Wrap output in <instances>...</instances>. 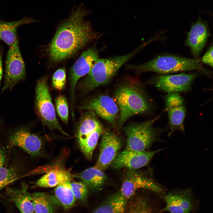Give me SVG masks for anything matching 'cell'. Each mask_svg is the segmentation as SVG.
Wrapping results in <instances>:
<instances>
[{
    "mask_svg": "<svg viewBox=\"0 0 213 213\" xmlns=\"http://www.w3.org/2000/svg\"><path fill=\"white\" fill-rule=\"evenodd\" d=\"M127 203V201L118 192L110 196L93 213H125Z\"/></svg>",
    "mask_w": 213,
    "mask_h": 213,
    "instance_id": "obj_23",
    "label": "cell"
},
{
    "mask_svg": "<svg viewBox=\"0 0 213 213\" xmlns=\"http://www.w3.org/2000/svg\"><path fill=\"white\" fill-rule=\"evenodd\" d=\"M6 193L9 199L14 203L20 213L34 212L32 195L28 191L26 184L22 183L19 189L7 187Z\"/></svg>",
    "mask_w": 213,
    "mask_h": 213,
    "instance_id": "obj_18",
    "label": "cell"
},
{
    "mask_svg": "<svg viewBox=\"0 0 213 213\" xmlns=\"http://www.w3.org/2000/svg\"><path fill=\"white\" fill-rule=\"evenodd\" d=\"M35 21L29 17H25L13 22L0 20V39L10 46L17 39V28L20 25Z\"/></svg>",
    "mask_w": 213,
    "mask_h": 213,
    "instance_id": "obj_19",
    "label": "cell"
},
{
    "mask_svg": "<svg viewBox=\"0 0 213 213\" xmlns=\"http://www.w3.org/2000/svg\"><path fill=\"white\" fill-rule=\"evenodd\" d=\"M162 150L137 151L125 149L118 153L110 165L115 169L126 168L135 170L147 164L156 154Z\"/></svg>",
    "mask_w": 213,
    "mask_h": 213,
    "instance_id": "obj_14",
    "label": "cell"
},
{
    "mask_svg": "<svg viewBox=\"0 0 213 213\" xmlns=\"http://www.w3.org/2000/svg\"><path fill=\"white\" fill-rule=\"evenodd\" d=\"M101 140L99 154L94 167L103 171L111 165L119 153L122 142L119 137L109 130L104 131Z\"/></svg>",
    "mask_w": 213,
    "mask_h": 213,
    "instance_id": "obj_15",
    "label": "cell"
},
{
    "mask_svg": "<svg viewBox=\"0 0 213 213\" xmlns=\"http://www.w3.org/2000/svg\"><path fill=\"white\" fill-rule=\"evenodd\" d=\"M210 35L207 23L199 16L197 21L192 23L185 41L195 58L199 56Z\"/></svg>",
    "mask_w": 213,
    "mask_h": 213,
    "instance_id": "obj_16",
    "label": "cell"
},
{
    "mask_svg": "<svg viewBox=\"0 0 213 213\" xmlns=\"http://www.w3.org/2000/svg\"><path fill=\"white\" fill-rule=\"evenodd\" d=\"M55 105L57 113L62 120L67 123L68 120V108L66 97L61 94L55 100Z\"/></svg>",
    "mask_w": 213,
    "mask_h": 213,
    "instance_id": "obj_29",
    "label": "cell"
},
{
    "mask_svg": "<svg viewBox=\"0 0 213 213\" xmlns=\"http://www.w3.org/2000/svg\"><path fill=\"white\" fill-rule=\"evenodd\" d=\"M33 213H36L34 212H33Z\"/></svg>",
    "mask_w": 213,
    "mask_h": 213,
    "instance_id": "obj_36",
    "label": "cell"
},
{
    "mask_svg": "<svg viewBox=\"0 0 213 213\" xmlns=\"http://www.w3.org/2000/svg\"><path fill=\"white\" fill-rule=\"evenodd\" d=\"M34 212L36 213H54L57 201L55 197L42 192L32 194Z\"/></svg>",
    "mask_w": 213,
    "mask_h": 213,
    "instance_id": "obj_25",
    "label": "cell"
},
{
    "mask_svg": "<svg viewBox=\"0 0 213 213\" xmlns=\"http://www.w3.org/2000/svg\"><path fill=\"white\" fill-rule=\"evenodd\" d=\"M35 105L37 114L44 125L50 129L58 130L69 136L62 129L56 118L46 76L43 77L37 82Z\"/></svg>",
    "mask_w": 213,
    "mask_h": 213,
    "instance_id": "obj_6",
    "label": "cell"
},
{
    "mask_svg": "<svg viewBox=\"0 0 213 213\" xmlns=\"http://www.w3.org/2000/svg\"><path fill=\"white\" fill-rule=\"evenodd\" d=\"M9 142L11 146L19 147L31 156L36 157L40 154L42 144L41 139L25 128H21L13 134Z\"/></svg>",
    "mask_w": 213,
    "mask_h": 213,
    "instance_id": "obj_17",
    "label": "cell"
},
{
    "mask_svg": "<svg viewBox=\"0 0 213 213\" xmlns=\"http://www.w3.org/2000/svg\"><path fill=\"white\" fill-rule=\"evenodd\" d=\"M103 126L101 124L92 133L79 143L81 151L87 159H92L93 151L96 146L100 136L104 132Z\"/></svg>",
    "mask_w": 213,
    "mask_h": 213,
    "instance_id": "obj_27",
    "label": "cell"
},
{
    "mask_svg": "<svg viewBox=\"0 0 213 213\" xmlns=\"http://www.w3.org/2000/svg\"><path fill=\"white\" fill-rule=\"evenodd\" d=\"M165 109L168 117V135L178 130L185 132L184 121L186 108L184 99L178 92L168 93L165 98Z\"/></svg>",
    "mask_w": 213,
    "mask_h": 213,
    "instance_id": "obj_11",
    "label": "cell"
},
{
    "mask_svg": "<svg viewBox=\"0 0 213 213\" xmlns=\"http://www.w3.org/2000/svg\"><path fill=\"white\" fill-rule=\"evenodd\" d=\"M70 173L61 169H52L43 176L36 182V186L53 188L59 185Z\"/></svg>",
    "mask_w": 213,
    "mask_h": 213,
    "instance_id": "obj_26",
    "label": "cell"
},
{
    "mask_svg": "<svg viewBox=\"0 0 213 213\" xmlns=\"http://www.w3.org/2000/svg\"><path fill=\"white\" fill-rule=\"evenodd\" d=\"M161 196L166 204L162 212L191 213L198 207L197 201L190 188L172 191Z\"/></svg>",
    "mask_w": 213,
    "mask_h": 213,
    "instance_id": "obj_9",
    "label": "cell"
},
{
    "mask_svg": "<svg viewBox=\"0 0 213 213\" xmlns=\"http://www.w3.org/2000/svg\"><path fill=\"white\" fill-rule=\"evenodd\" d=\"M20 171L15 166L6 168L0 167V191L9 184L19 177Z\"/></svg>",
    "mask_w": 213,
    "mask_h": 213,
    "instance_id": "obj_28",
    "label": "cell"
},
{
    "mask_svg": "<svg viewBox=\"0 0 213 213\" xmlns=\"http://www.w3.org/2000/svg\"><path fill=\"white\" fill-rule=\"evenodd\" d=\"M80 109L92 110L108 123L114 125L118 117V106L110 96L100 94L93 97L79 106Z\"/></svg>",
    "mask_w": 213,
    "mask_h": 213,
    "instance_id": "obj_13",
    "label": "cell"
},
{
    "mask_svg": "<svg viewBox=\"0 0 213 213\" xmlns=\"http://www.w3.org/2000/svg\"><path fill=\"white\" fill-rule=\"evenodd\" d=\"M53 87L59 91L62 90L66 83V72L64 68H60L54 73L52 77Z\"/></svg>",
    "mask_w": 213,
    "mask_h": 213,
    "instance_id": "obj_31",
    "label": "cell"
},
{
    "mask_svg": "<svg viewBox=\"0 0 213 213\" xmlns=\"http://www.w3.org/2000/svg\"><path fill=\"white\" fill-rule=\"evenodd\" d=\"M101 124L94 111L88 110L84 113L78 124L76 134L78 144L95 131Z\"/></svg>",
    "mask_w": 213,
    "mask_h": 213,
    "instance_id": "obj_20",
    "label": "cell"
},
{
    "mask_svg": "<svg viewBox=\"0 0 213 213\" xmlns=\"http://www.w3.org/2000/svg\"><path fill=\"white\" fill-rule=\"evenodd\" d=\"M2 75V68L1 59V49L0 46V83Z\"/></svg>",
    "mask_w": 213,
    "mask_h": 213,
    "instance_id": "obj_34",
    "label": "cell"
},
{
    "mask_svg": "<svg viewBox=\"0 0 213 213\" xmlns=\"http://www.w3.org/2000/svg\"><path fill=\"white\" fill-rule=\"evenodd\" d=\"M204 63L213 67V46H211L201 59Z\"/></svg>",
    "mask_w": 213,
    "mask_h": 213,
    "instance_id": "obj_32",
    "label": "cell"
},
{
    "mask_svg": "<svg viewBox=\"0 0 213 213\" xmlns=\"http://www.w3.org/2000/svg\"><path fill=\"white\" fill-rule=\"evenodd\" d=\"M126 68L139 73L151 71L164 75L197 70L208 75L210 74L203 67L199 59H189L172 55H160L144 63L128 65Z\"/></svg>",
    "mask_w": 213,
    "mask_h": 213,
    "instance_id": "obj_4",
    "label": "cell"
},
{
    "mask_svg": "<svg viewBox=\"0 0 213 213\" xmlns=\"http://www.w3.org/2000/svg\"><path fill=\"white\" fill-rule=\"evenodd\" d=\"M156 206L148 198L138 197L127 202L125 213H162Z\"/></svg>",
    "mask_w": 213,
    "mask_h": 213,
    "instance_id": "obj_24",
    "label": "cell"
},
{
    "mask_svg": "<svg viewBox=\"0 0 213 213\" xmlns=\"http://www.w3.org/2000/svg\"><path fill=\"white\" fill-rule=\"evenodd\" d=\"M25 64L17 38L10 46L7 54L4 83L2 92L7 89H11L15 84L25 78Z\"/></svg>",
    "mask_w": 213,
    "mask_h": 213,
    "instance_id": "obj_7",
    "label": "cell"
},
{
    "mask_svg": "<svg viewBox=\"0 0 213 213\" xmlns=\"http://www.w3.org/2000/svg\"><path fill=\"white\" fill-rule=\"evenodd\" d=\"M149 42L141 45L127 54L99 59L88 75L79 84L78 88L82 95H84L97 87L108 83L116 75L122 66Z\"/></svg>",
    "mask_w": 213,
    "mask_h": 213,
    "instance_id": "obj_3",
    "label": "cell"
},
{
    "mask_svg": "<svg viewBox=\"0 0 213 213\" xmlns=\"http://www.w3.org/2000/svg\"><path fill=\"white\" fill-rule=\"evenodd\" d=\"M191 213H196V212H191Z\"/></svg>",
    "mask_w": 213,
    "mask_h": 213,
    "instance_id": "obj_35",
    "label": "cell"
},
{
    "mask_svg": "<svg viewBox=\"0 0 213 213\" xmlns=\"http://www.w3.org/2000/svg\"><path fill=\"white\" fill-rule=\"evenodd\" d=\"M76 176L88 188L96 190L102 188L107 179L103 171L95 167L87 169Z\"/></svg>",
    "mask_w": 213,
    "mask_h": 213,
    "instance_id": "obj_22",
    "label": "cell"
},
{
    "mask_svg": "<svg viewBox=\"0 0 213 213\" xmlns=\"http://www.w3.org/2000/svg\"><path fill=\"white\" fill-rule=\"evenodd\" d=\"M6 156L4 151L0 148V167H3L4 164Z\"/></svg>",
    "mask_w": 213,
    "mask_h": 213,
    "instance_id": "obj_33",
    "label": "cell"
},
{
    "mask_svg": "<svg viewBox=\"0 0 213 213\" xmlns=\"http://www.w3.org/2000/svg\"><path fill=\"white\" fill-rule=\"evenodd\" d=\"M142 188L157 193H160L163 190L151 178L135 170H130L126 172L119 192L128 201L133 196L137 190Z\"/></svg>",
    "mask_w": 213,
    "mask_h": 213,
    "instance_id": "obj_12",
    "label": "cell"
},
{
    "mask_svg": "<svg viewBox=\"0 0 213 213\" xmlns=\"http://www.w3.org/2000/svg\"><path fill=\"white\" fill-rule=\"evenodd\" d=\"M99 50L94 47L84 51L72 67L70 80L72 114H74L73 103L75 87L79 79L88 74L99 59Z\"/></svg>",
    "mask_w": 213,
    "mask_h": 213,
    "instance_id": "obj_10",
    "label": "cell"
},
{
    "mask_svg": "<svg viewBox=\"0 0 213 213\" xmlns=\"http://www.w3.org/2000/svg\"><path fill=\"white\" fill-rule=\"evenodd\" d=\"M158 117L131 123L125 127L124 130L127 136L125 149L137 151H146L154 143L159 141L160 135L165 130L153 126Z\"/></svg>",
    "mask_w": 213,
    "mask_h": 213,
    "instance_id": "obj_5",
    "label": "cell"
},
{
    "mask_svg": "<svg viewBox=\"0 0 213 213\" xmlns=\"http://www.w3.org/2000/svg\"><path fill=\"white\" fill-rule=\"evenodd\" d=\"M71 181V176L70 173L56 187L54 190V197L57 201L65 210L72 207L76 199L72 190Z\"/></svg>",
    "mask_w": 213,
    "mask_h": 213,
    "instance_id": "obj_21",
    "label": "cell"
},
{
    "mask_svg": "<svg viewBox=\"0 0 213 213\" xmlns=\"http://www.w3.org/2000/svg\"><path fill=\"white\" fill-rule=\"evenodd\" d=\"M89 12L81 5L73 10L62 23L49 46L52 60L59 62L70 57L97 37L90 22L84 19Z\"/></svg>",
    "mask_w": 213,
    "mask_h": 213,
    "instance_id": "obj_1",
    "label": "cell"
},
{
    "mask_svg": "<svg viewBox=\"0 0 213 213\" xmlns=\"http://www.w3.org/2000/svg\"><path fill=\"white\" fill-rule=\"evenodd\" d=\"M72 191L76 199L85 201L88 193V188L82 181H71Z\"/></svg>",
    "mask_w": 213,
    "mask_h": 213,
    "instance_id": "obj_30",
    "label": "cell"
},
{
    "mask_svg": "<svg viewBox=\"0 0 213 213\" xmlns=\"http://www.w3.org/2000/svg\"><path fill=\"white\" fill-rule=\"evenodd\" d=\"M114 97L120 110L119 128L131 117L148 113L153 109V104L137 79L128 78L124 81L116 89Z\"/></svg>",
    "mask_w": 213,
    "mask_h": 213,
    "instance_id": "obj_2",
    "label": "cell"
},
{
    "mask_svg": "<svg viewBox=\"0 0 213 213\" xmlns=\"http://www.w3.org/2000/svg\"><path fill=\"white\" fill-rule=\"evenodd\" d=\"M198 75L199 73L197 72L161 74L153 77L148 83L164 92H186L191 90L192 84Z\"/></svg>",
    "mask_w": 213,
    "mask_h": 213,
    "instance_id": "obj_8",
    "label": "cell"
}]
</instances>
